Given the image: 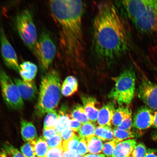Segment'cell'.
Instances as JSON below:
<instances>
[{"label": "cell", "mask_w": 157, "mask_h": 157, "mask_svg": "<svg viewBox=\"0 0 157 157\" xmlns=\"http://www.w3.org/2000/svg\"><path fill=\"white\" fill-rule=\"evenodd\" d=\"M93 28L94 50L99 60L111 62L126 52L129 42L126 29L111 2L98 6Z\"/></svg>", "instance_id": "cell-1"}, {"label": "cell", "mask_w": 157, "mask_h": 157, "mask_svg": "<svg viewBox=\"0 0 157 157\" xmlns=\"http://www.w3.org/2000/svg\"><path fill=\"white\" fill-rule=\"evenodd\" d=\"M51 11L58 23L65 52L71 61L82 62L84 50L82 18L84 5L80 1H51Z\"/></svg>", "instance_id": "cell-2"}, {"label": "cell", "mask_w": 157, "mask_h": 157, "mask_svg": "<svg viewBox=\"0 0 157 157\" xmlns=\"http://www.w3.org/2000/svg\"><path fill=\"white\" fill-rule=\"evenodd\" d=\"M60 84L59 74L56 70L50 71L42 78L35 108L38 117H43L57 106L61 98Z\"/></svg>", "instance_id": "cell-3"}, {"label": "cell", "mask_w": 157, "mask_h": 157, "mask_svg": "<svg viewBox=\"0 0 157 157\" xmlns=\"http://www.w3.org/2000/svg\"><path fill=\"white\" fill-rule=\"evenodd\" d=\"M115 87L109 95L120 105H128L134 97L136 75L131 68H127L115 78Z\"/></svg>", "instance_id": "cell-4"}, {"label": "cell", "mask_w": 157, "mask_h": 157, "mask_svg": "<svg viewBox=\"0 0 157 157\" xmlns=\"http://www.w3.org/2000/svg\"><path fill=\"white\" fill-rule=\"evenodd\" d=\"M16 27L21 40L35 56L38 39L32 12L23 10L16 17Z\"/></svg>", "instance_id": "cell-5"}, {"label": "cell", "mask_w": 157, "mask_h": 157, "mask_svg": "<svg viewBox=\"0 0 157 157\" xmlns=\"http://www.w3.org/2000/svg\"><path fill=\"white\" fill-rule=\"evenodd\" d=\"M56 51L52 37L46 31H42L37 44L36 57L43 71H46L50 67L56 56Z\"/></svg>", "instance_id": "cell-6"}, {"label": "cell", "mask_w": 157, "mask_h": 157, "mask_svg": "<svg viewBox=\"0 0 157 157\" xmlns=\"http://www.w3.org/2000/svg\"><path fill=\"white\" fill-rule=\"evenodd\" d=\"M0 84L4 99L12 109L21 110L24 103L16 85L2 68L0 67Z\"/></svg>", "instance_id": "cell-7"}, {"label": "cell", "mask_w": 157, "mask_h": 157, "mask_svg": "<svg viewBox=\"0 0 157 157\" xmlns=\"http://www.w3.org/2000/svg\"><path fill=\"white\" fill-rule=\"evenodd\" d=\"M133 23L137 30L142 34H157V1L154 0L146 13Z\"/></svg>", "instance_id": "cell-8"}, {"label": "cell", "mask_w": 157, "mask_h": 157, "mask_svg": "<svg viewBox=\"0 0 157 157\" xmlns=\"http://www.w3.org/2000/svg\"><path fill=\"white\" fill-rule=\"evenodd\" d=\"M0 42L2 56L5 65L19 72L20 67L16 53L2 28L0 29Z\"/></svg>", "instance_id": "cell-9"}, {"label": "cell", "mask_w": 157, "mask_h": 157, "mask_svg": "<svg viewBox=\"0 0 157 157\" xmlns=\"http://www.w3.org/2000/svg\"><path fill=\"white\" fill-rule=\"evenodd\" d=\"M138 97L147 107L157 110V85L146 78H143L138 91Z\"/></svg>", "instance_id": "cell-10"}, {"label": "cell", "mask_w": 157, "mask_h": 157, "mask_svg": "<svg viewBox=\"0 0 157 157\" xmlns=\"http://www.w3.org/2000/svg\"><path fill=\"white\" fill-rule=\"evenodd\" d=\"M154 0H131L121 1L128 18L133 23L148 10Z\"/></svg>", "instance_id": "cell-11"}, {"label": "cell", "mask_w": 157, "mask_h": 157, "mask_svg": "<svg viewBox=\"0 0 157 157\" xmlns=\"http://www.w3.org/2000/svg\"><path fill=\"white\" fill-rule=\"evenodd\" d=\"M154 112L146 105L142 106L135 113L133 120V127L137 131L145 130L153 127Z\"/></svg>", "instance_id": "cell-12"}, {"label": "cell", "mask_w": 157, "mask_h": 157, "mask_svg": "<svg viewBox=\"0 0 157 157\" xmlns=\"http://www.w3.org/2000/svg\"><path fill=\"white\" fill-rule=\"evenodd\" d=\"M82 100L88 119L91 123H95L100 109L99 102L95 98L89 96H82Z\"/></svg>", "instance_id": "cell-13"}, {"label": "cell", "mask_w": 157, "mask_h": 157, "mask_svg": "<svg viewBox=\"0 0 157 157\" xmlns=\"http://www.w3.org/2000/svg\"><path fill=\"white\" fill-rule=\"evenodd\" d=\"M13 80L22 99L29 101L35 99L37 89L34 82H27L18 78H14Z\"/></svg>", "instance_id": "cell-14"}, {"label": "cell", "mask_w": 157, "mask_h": 157, "mask_svg": "<svg viewBox=\"0 0 157 157\" xmlns=\"http://www.w3.org/2000/svg\"><path fill=\"white\" fill-rule=\"evenodd\" d=\"M115 111L114 105L109 103L100 109L97 122L100 126L111 127L113 114Z\"/></svg>", "instance_id": "cell-15"}, {"label": "cell", "mask_w": 157, "mask_h": 157, "mask_svg": "<svg viewBox=\"0 0 157 157\" xmlns=\"http://www.w3.org/2000/svg\"><path fill=\"white\" fill-rule=\"evenodd\" d=\"M137 142L134 139H130L118 143L112 157H125L132 154Z\"/></svg>", "instance_id": "cell-16"}, {"label": "cell", "mask_w": 157, "mask_h": 157, "mask_svg": "<svg viewBox=\"0 0 157 157\" xmlns=\"http://www.w3.org/2000/svg\"><path fill=\"white\" fill-rule=\"evenodd\" d=\"M20 67L19 73L23 80L27 82H33L38 72L36 65L31 62L25 61L20 65Z\"/></svg>", "instance_id": "cell-17"}, {"label": "cell", "mask_w": 157, "mask_h": 157, "mask_svg": "<svg viewBox=\"0 0 157 157\" xmlns=\"http://www.w3.org/2000/svg\"><path fill=\"white\" fill-rule=\"evenodd\" d=\"M21 124V133L23 140L29 142L38 139L36 128L32 123L22 119Z\"/></svg>", "instance_id": "cell-18"}, {"label": "cell", "mask_w": 157, "mask_h": 157, "mask_svg": "<svg viewBox=\"0 0 157 157\" xmlns=\"http://www.w3.org/2000/svg\"><path fill=\"white\" fill-rule=\"evenodd\" d=\"M78 83L76 78L73 76H70L64 80L61 88L63 95L69 97L77 91Z\"/></svg>", "instance_id": "cell-19"}, {"label": "cell", "mask_w": 157, "mask_h": 157, "mask_svg": "<svg viewBox=\"0 0 157 157\" xmlns=\"http://www.w3.org/2000/svg\"><path fill=\"white\" fill-rule=\"evenodd\" d=\"M67 108L64 106L61 108L58 118L55 127L57 133L60 134L63 129L68 127L69 122L71 117L70 114L67 113Z\"/></svg>", "instance_id": "cell-20"}, {"label": "cell", "mask_w": 157, "mask_h": 157, "mask_svg": "<svg viewBox=\"0 0 157 157\" xmlns=\"http://www.w3.org/2000/svg\"><path fill=\"white\" fill-rule=\"evenodd\" d=\"M114 139L113 140L117 143L125 140L132 139L135 137H139L140 136L141 133L138 131H125L121 130L115 128L113 129Z\"/></svg>", "instance_id": "cell-21"}, {"label": "cell", "mask_w": 157, "mask_h": 157, "mask_svg": "<svg viewBox=\"0 0 157 157\" xmlns=\"http://www.w3.org/2000/svg\"><path fill=\"white\" fill-rule=\"evenodd\" d=\"M130 116H132V113L131 110L128 107H120L115 110L113 114V124L117 127L125 119Z\"/></svg>", "instance_id": "cell-22"}, {"label": "cell", "mask_w": 157, "mask_h": 157, "mask_svg": "<svg viewBox=\"0 0 157 157\" xmlns=\"http://www.w3.org/2000/svg\"><path fill=\"white\" fill-rule=\"evenodd\" d=\"M88 152L91 154H98L102 152L103 145L101 140L94 136L86 139Z\"/></svg>", "instance_id": "cell-23"}, {"label": "cell", "mask_w": 157, "mask_h": 157, "mask_svg": "<svg viewBox=\"0 0 157 157\" xmlns=\"http://www.w3.org/2000/svg\"><path fill=\"white\" fill-rule=\"evenodd\" d=\"M71 117L84 124L90 122L84 108L80 105H76L72 109L70 113Z\"/></svg>", "instance_id": "cell-24"}, {"label": "cell", "mask_w": 157, "mask_h": 157, "mask_svg": "<svg viewBox=\"0 0 157 157\" xmlns=\"http://www.w3.org/2000/svg\"><path fill=\"white\" fill-rule=\"evenodd\" d=\"M95 135L104 141L113 140L114 139L113 129L111 127L101 126L96 127Z\"/></svg>", "instance_id": "cell-25"}, {"label": "cell", "mask_w": 157, "mask_h": 157, "mask_svg": "<svg viewBox=\"0 0 157 157\" xmlns=\"http://www.w3.org/2000/svg\"><path fill=\"white\" fill-rule=\"evenodd\" d=\"M96 127L93 123L89 122L82 125L78 131L80 139H86L95 136Z\"/></svg>", "instance_id": "cell-26"}, {"label": "cell", "mask_w": 157, "mask_h": 157, "mask_svg": "<svg viewBox=\"0 0 157 157\" xmlns=\"http://www.w3.org/2000/svg\"><path fill=\"white\" fill-rule=\"evenodd\" d=\"M49 147L46 141L43 137L38 138L35 143V152L37 157H46Z\"/></svg>", "instance_id": "cell-27"}, {"label": "cell", "mask_w": 157, "mask_h": 157, "mask_svg": "<svg viewBox=\"0 0 157 157\" xmlns=\"http://www.w3.org/2000/svg\"><path fill=\"white\" fill-rule=\"evenodd\" d=\"M59 115L55 109L49 112L44 119V129L55 128Z\"/></svg>", "instance_id": "cell-28"}, {"label": "cell", "mask_w": 157, "mask_h": 157, "mask_svg": "<svg viewBox=\"0 0 157 157\" xmlns=\"http://www.w3.org/2000/svg\"><path fill=\"white\" fill-rule=\"evenodd\" d=\"M36 141L27 142L21 147V152L25 157L35 156V146Z\"/></svg>", "instance_id": "cell-29"}, {"label": "cell", "mask_w": 157, "mask_h": 157, "mask_svg": "<svg viewBox=\"0 0 157 157\" xmlns=\"http://www.w3.org/2000/svg\"><path fill=\"white\" fill-rule=\"evenodd\" d=\"M80 139L76 135L68 140L64 141L62 143L64 151H76Z\"/></svg>", "instance_id": "cell-30"}, {"label": "cell", "mask_w": 157, "mask_h": 157, "mask_svg": "<svg viewBox=\"0 0 157 157\" xmlns=\"http://www.w3.org/2000/svg\"><path fill=\"white\" fill-rule=\"evenodd\" d=\"M147 149L142 143L137 144L132 153V157H145L146 155Z\"/></svg>", "instance_id": "cell-31"}, {"label": "cell", "mask_w": 157, "mask_h": 157, "mask_svg": "<svg viewBox=\"0 0 157 157\" xmlns=\"http://www.w3.org/2000/svg\"><path fill=\"white\" fill-rule=\"evenodd\" d=\"M46 141L49 148H56L62 146V139L59 133H57L54 137Z\"/></svg>", "instance_id": "cell-32"}, {"label": "cell", "mask_w": 157, "mask_h": 157, "mask_svg": "<svg viewBox=\"0 0 157 157\" xmlns=\"http://www.w3.org/2000/svg\"><path fill=\"white\" fill-rule=\"evenodd\" d=\"M117 143L112 140L107 142L103 145L102 152L105 155L108 157L112 156Z\"/></svg>", "instance_id": "cell-33"}, {"label": "cell", "mask_w": 157, "mask_h": 157, "mask_svg": "<svg viewBox=\"0 0 157 157\" xmlns=\"http://www.w3.org/2000/svg\"><path fill=\"white\" fill-rule=\"evenodd\" d=\"M64 152L62 146L49 148L46 157H63Z\"/></svg>", "instance_id": "cell-34"}, {"label": "cell", "mask_w": 157, "mask_h": 157, "mask_svg": "<svg viewBox=\"0 0 157 157\" xmlns=\"http://www.w3.org/2000/svg\"><path fill=\"white\" fill-rule=\"evenodd\" d=\"M132 127H133V120L132 116H130L127 118L120 124L116 127L121 130L131 131Z\"/></svg>", "instance_id": "cell-35"}, {"label": "cell", "mask_w": 157, "mask_h": 157, "mask_svg": "<svg viewBox=\"0 0 157 157\" xmlns=\"http://www.w3.org/2000/svg\"><path fill=\"white\" fill-rule=\"evenodd\" d=\"M76 151L78 155L81 156L88 152L87 143L86 139H80Z\"/></svg>", "instance_id": "cell-36"}, {"label": "cell", "mask_w": 157, "mask_h": 157, "mask_svg": "<svg viewBox=\"0 0 157 157\" xmlns=\"http://www.w3.org/2000/svg\"><path fill=\"white\" fill-rule=\"evenodd\" d=\"M60 134L62 137V140L64 141L68 140L75 136L74 131L68 127L63 129L61 132Z\"/></svg>", "instance_id": "cell-37"}, {"label": "cell", "mask_w": 157, "mask_h": 157, "mask_svg": "<svg viewBox=\"0 0 157 157\" xmlns=\"http://www.w3.org/2000/svg\"><path fill=\"white\" fill-rule=\"evenodd\" d=\"M82 126V124L76 120L72 119L70 120L69 122L68 127L73 131L74 132H77L79 131Z\"/></svg>", "instance_id": "cell-38"}, {"label": "cell", "mask_w": 157, "mask_h": 157, "mask_svg": "<svg viewBox=\"0 0 157 157\" xmlns=\"http://www.w3.org/2000/svg\"><path fill=\"white\" fill-rule=\"evenodd\" d=\"M55 128H50L44 129L43 137L47 140L52 138L57 134Z\"/></svg>", "instance_id": "cell-39"}, {"label": "cell", "mask_w": 157, "mask_h": 157, "mask_svg": "<svg viewBox=\"0 0 157 157\" xmlns=\"http://www.w3.org/2000/svg\"><path fill=\"white\" fill-rule=\"evenodd\" d=\"M1 157H16L9 148L8 144H6L2 150L1 154Z\"/></svg>", "instance_id": "cell-40"}, {"label": "cell", "mask_w": 157, "mask_h": 157, "mask_svg": "<svg viewBox=\"0 0 157 157\" xmlns=\"http://www.w3.org/2000/svg\"><path fill=\"white\" fill-rule=\"evenodd\" d=\"M63 157H81L77 154L76 151L70 150L65 151L64 152Z\"/></svg>", "instance_id": "cell-41"}, {"label": "cell", "mask_w": 157, "mask_h": 157, "mask_svg": "<svg viewBox=\"0 0 157 157\" xmlns=\"http://www.w3.org/2000/svg\"><path fill=\"white\" fill-rule=\"evenodd\" d=\"M8 146L10 150L13 153L16 157H25L23 154L19 151L18 150L15 148L11 145L8 144Z\"/></svg>", "instance_id": "cell-42"}, {"label": "cell", "mask_w": 157, "mask_h": 157, "mask_svg": "<svg viewBox=\"0 0 157 157\" xmlns=\"http://www.w3.org/2000/svg\"><path fill=\"white\" fill-rule=\"evenodd\" d=\"M145 157H157V150L147 149L146 155Z\"/></svg>", "instance_id": "cell-43"}, {"label": "cell", "mask_w": 157, "mask_h": 157, "mask_svg": "<svg viewBox=\"0 0 157 157\" xmlns=\"http://www.w3.org/2000/svg\"><path fill=\"white\" fill-rule=\"evenodd\" d=\"M83 157H107L103 154H89L86 155Z\"/></svg>", "instance_id": "cell-44"}, {"label": "cell", "mask_w": 157, "mask_h": 157, "mask_svg": "<svg viewBox=\"0 0 157 157\" xmlns=\"http://www.w3.org/2000/svg\"><path fill=\"white\" fill-rule=\"evenodd\" d=\"M153 127L157 129V110L154 112V124Z\"/></svg>", "instance_id": "cell-45"}, {"label": "cell", "mask_w": 157, "mask_h": 157, "mask_svg": "<svg viewBox=\"0 0 157 157\" xmlns=\"http://www.w3.org/2000/svg\"><path fill=\"white\" fill-rule=\"evenodd\" d=\"M151 136L153 140L157 142V130L152 132Z\"/></svg>", "instance_id": "cell-46"}, {"label": "cell", "mask_w": 157, "mask_h": 157, "mask_svg": "<svg viewBox=\"0 0 157 157\" xmlns=\"http://www.w3.org/2000/svg\"><path fill=\"white\" fill-rule=\"evenodd\" d=\"M131 157L130 156H127V157Z\"/></svg>", "instance_id": "cell-47"}, {"label": "cell", "mask_w": 157, "mask_h": 157, "mask_svg": "<svg viewBox=\"0 0 157 157\" xmlns=\"http://www.w3.org/2000/svg\"><path fill=\"white\" fill-rule=\"evenodd\" d=\"M36 157V156H33V157Z\"/></svg>", "instance_id": "cell-48"}, {"label": "cell", "mask_w": 157, "mask_h": 157, "mask_svg": "<svg viewBox=\"0 0 157 157\" xmlns=\"http://www.w3.org/2000/svg\"></svg>", "instance_id": "cell-49"}, {"label": "cell", "mask_w": 157, "mask_h": 157, "mask_svg": "<svg viewBox=\"0 0 157 157\" xmlns=\"http://www.w3.org/2000/svg\"></svg>", "instance_id": "cell-50"}]
</instances>
